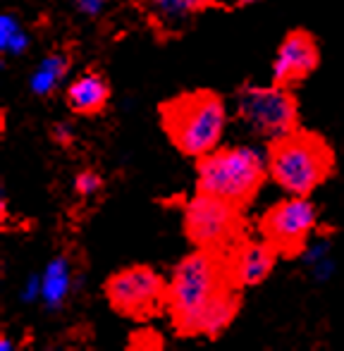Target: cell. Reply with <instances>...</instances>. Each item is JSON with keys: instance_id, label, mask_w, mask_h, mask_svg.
Instances as JSON below:
<instances>
[{"instance_id": "obj_19", "label": "cell", "mask_w": 344, "mask_h": 351, "mask_svg": "<svg viewBox=\"0 0 344 351\" xmlns=\"http://www.w3.org/2000/svg\"><path fill=\"white\" fill-rule=\"evenodd\" d=\"M53 139H56V143H60V146H70L75 141V127L70 122H58L53 127Z\"/></svg>"}, {"instance_id": "obj_18", "label": "cell", "mask_w": 344, "mask_h": 351, "mask_svg": "<svg viewBox=\"0 0 344 351\" xmlns=\"http://www.w3.org/2000/svg\"><path fill=\"white\" fill-rule=\"evenodd\" d=\"M72 3H75L77 10H79L82 14H86V17H98V14L106 10L108 0H72Z\"/></svg>"}, {"instance_id": "obj_15", "label": "cell", "mask_w": 344, "mask_h": 351, "mask_svg": "<svg viewBox=\"0 0 344 351\" xmlns=\"http://www.w3.org/2000/svg\"><path fill=\"white\" fill-rule=\"evenodd\" d=\"M215 5L213 0H146V8L163 24H182Z\"/></svg>"}, {"instance_id": "obj_12", "label": "cell", "mask_w": 344, "mask_h": 351, "mask_svg": "<svg viewBox=\"0 0 344 351\" xmlns=\"http://www.w3.org/2000/svg\"><path fill=\"white\" fill-rule=\"evenodd\" d=\"M75 287V270L67 256H56L48 261L41 275V301L48 311H58L67 304Z\"/></svg>"}, {"instance_id": "obj_13", "label": "cell", "mask_w": 344, "mask_h": 351, "mask_svg": "<svg viewBox=\"0 0 344 351\" xmlns=\"http://www.w3.org/2000/svg\"><path fill=\"white\" fill-rule=\"evenodd\" d=\"M67 72H70V58H67V53L62 51L48 53L34 67L32 77H29V88H32L34 96L48 98L62 86V82L67 79Z\"/></svg>"}, {"instance_id": "obj_23", "label": "cell", "mask_w": 344, "mask_h": 351, "mask_svg": "<svg viewBox=\"0 0 344 351\" xmlns=\"http://www.w3.org/2000/svg\"><path fill=\"white\" fill-rule=\"evenodd\" d=\"M213 3H218V0H213Z\"/></svg>"}, {"instance_id": "obj_6", "label": "cell", "mask_w": 344, "mask_h": 351, "mask_svg": "<svg viewBox=\"0 0 344 351\" xmlns=\"http://www.w3.org/2000/svg\"><path fill=\"white\" fill-rule=\"evenodd\" d=\"M237 117L260 139H280L299 130V101L282 84H244L237 91Z\"/></svg>"}, {"instance_id": "obj_7", "label": "cell", "mask_w": 344, "mask_h": 351, "mask_svg": "<svg viewBox=\"0 0 344 351\" xmlns=\"http://www.w3.org/2000/svg\"><path fill=\"white\" fill-rule=\"evenodd\" d=\"M106 299L125 318L151 320L168 308V280L151 265H130L106 282Z\"/></svg>"}, {"instance_id": "obj_5", "label": "cell", "mask_w": 344, "mask_h": 351, "mask_svg": "<svg viewBox=\"0 0 344 351\" xmlns=\"http://www.w3.org/2000/svg\"><path fill=\"white\" fill-rule=\"evenodd\" d=\"M244 208L218 199L206 191H196L184 204L182 227L194 249L228 254L244 239Z\"/></svg>"}, {"instance_id": "obj_1", "label": "cell", "mask_w": 344, "mask_h": 351, "mask_svg": "<svg viewBox=\"0 0 344 351\" xmlns=\"http://www.w3.org/2000/svg\"><path fill=\"white\" fill-rule=\"evenodd\" d=\"M232 280L228 273L225 254L196 249L172 268L168 280L170 323L180 337H199L201 323L210 306L230 289Z\"/></svg>"}, {"instance_id": "obj_9", "label": "cell", "mask_w": 344, "mask_h": 351, "mask_svg": "<svg viewBox=\"0 0 344 351\" xmlns=\"http://www.w3.org/2000/svg\"><path fill=\"white\" fill-rule=\"evenodd\" d=\"M318 65H321V48H318L313 34L294 29L280 43L273 67H270V77L275 84L292 88L311 77L318 70Z\"/></svg>"}, {"instance_id": "obj_4", "label": "cell", "mask_w": 344, "mask_h": 351, "mask_svg": "<svg viewBox=\"0 0 344 351\" xmlns=\"http://www.w3.org/2000/svg\"><path fill=\"white\" fill-rule=\"evenodd\" d=\"M270 180L268 156L254 146H218L196 160V191L247 208Z\"/></svg>"}, {"instance_id": "obj_21", "label": "cell", "mask_w": 344, "mask_h": 351, "mask_svg": "<svg viewBox=\"0 0 344 351\" xmlns=\"http://www.w3.org/2000/svg\"><path fill=\"white\" fill-rule=\"evenodd\" d=\"M17 344H14L12 337H0V351H14Z\"/></svg>"}, {"instance_id": "obj_11", "label": "cell", "mask_w": 344, "mask_h": 351, "mask_svg": "<svg viewBox=\"0 0 344 351\" xmlns=\"http://www.w3.org/2000/svg\"><path fill=\"white\" fill-rule=\"evenodd\" d=\"M65 103L75 115L96 117L110 103V84L101 72L84 70L67 84Z\"/></svg>"}, {"instance_id": "obj_10", "label": "cell", "mask_w": 344, "mask_h": 351, "mask_svg": "<svg viewBox=\"0 0 344 351\" xmlns=\"http://www.w3.org/2000/svg\"><path fill=\"white\" fill-rule=\"evenodd\" d=\"M278 258H280V254L265 239L251 241V239H247V237L225 254L230 280L242 291L263 285V282L273 275Z\"/></svg>"}, {"instance_id": "obj_22", "label": "cell", "mask_w": 344, "mask_h": 351, "mask_svg": "<svg viewBox=\"0 0 344 351\" xmlns=\"http://www.w3.org/2000/svg\"><path fill=\"white\" fill-rule=\"evenodd\" d=\"M239 5H258V3H263V0H237Z\"/></svg>"}, {"instance_id": "obj_8", "label": "cell", "mask_w": 344, "mask_h": 351, "mask_svg": "<svg viewBox=\"0 0 344 351\" xmlns=\"http://www.w3.org/2000/svg\"><path fill=\"white\" fill-rule=\"evenodd\" d=\"M318 227V208L308 196H287L260 215V237L284 258L304 256Z\"/></svg>"}, {"instance_id": "obj_3", "label": "cell", "mask_w": 344, "mask_h": 351, "mask_svg": "<svg viewBox=\"0 0 344 351\" xmlns=\"http://www.w3.org/2000/svg\"><path fill=\"white\" fill-rule=\"evenodd\" d=\"M265 156L270 180L287 196H311L335 170V151L330 143L302 127L268 141Z\"/></svg>"}, {"instance_id": "obj_20", "label": "cell", "mask_w": 344, "mask_h": 351, "mask_svg": "<svg viewBox=\"0 0 344 351\" xmlns=\"http://www.w3.org/2000/svg\"><path fill=\"white\" fill-rule=\"evenodd\" d=\"M36 299H41V278L32 275V278L27 280V285L22 287V301L32 304V301H36Z\"/></svg>"}, {"instance_id": "obj_16", "label": "cell", "mask_w": 344, "mask_h": 351, "mask_svg": "<svg viewBox=\"0 0 344 351\" xmlns=\"http://www.w3.org/2000/svg\"><path fill=\"white\" fill-rule=\"evenodd\" d=\"M29 43H32V38H29L27 29L22 27V22L10 12L0 14V51H3V56H24L29 51Z\"/></svg>"}, {"instance_id": "obj_2", "label": "cell", "mask_w": 344, "mask_h": 351, "mask_svg": "<svg viewBox=\"0 0 344 351\" xmlns=\"http://www.w3.org/2000/svg\"><path fill=\"white\" fill-rule=\"evenodd\" d=\"M160 127L182 156L204 158L223 143L228 130V106L208 88L184 91L158 108Z\"/></svg>"}, {"instance_id": "obj_14", "label": "cell", "mask_w": 344, "mask_h": 351, "mask_svg": "<svg viewBox=\"0 0 344 351\" xmlns=\"http://www.w3.org/2000/svg\"><path fill=\"white\" fill-rule=\"evenodd\" d=\"M239 306H242V289L230 287V289L210 306L208 313H206L204 323H201L199 337L218 339L220 335L234 323V318H237V313H239Z\"/></svg>"}, {"instance_id": "obj_17", "label": "cell", "mask_w": 344, "mask_h": 351, "mask_svg": "<svg viewBox=\"0 0 344 351\" xmlns=\"http://www.w3.org/2000/svg\"><path fill=\"white\" fill-rule=\"evenodd\" d=\"M103 189V177L93 170H82L79 175L75 177V194L82 196V199H91L98 191Z\"/></svg>"}]
</instances>
